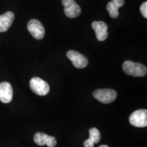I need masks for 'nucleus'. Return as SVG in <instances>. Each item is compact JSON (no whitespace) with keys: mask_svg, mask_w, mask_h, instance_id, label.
Instances as JSON below:
<instances>
[{"mask_svg":"<svg viewBox=\"0 0 147 147\" xmlns=\"http://www.w3.org/2000/svg\"><path fill=\"white\" fill-rule=\"evenodd\" d=\"M125 73L134 77H143L146 74V67L142 63H135L131 61H126L123 64Z\"/></svg>","mask_w":147,"mask_h":147,"instance_id":"f257e3e1","label":"nucleus"},{"mask_svg":"<svg viewBox=\"0 0 147 147\" xmlns=\"http://www.w3.org/2000/svg\"><path fill=\"white\" fill-rule=\"evenodd\" d=\"M30 88L34 93L44 96L47 95L50 91V87L47 82L38 77H34L31 79Z\"/></svg>","mask_w":147,"mask_h":147,"instance_id":"f03ea898","label":"nucleus"},{"mask_svg":"<svg viewBox=\"0 0 147 147\" xmlns=\"http://www.w3.org/2000/svg\"><path fill=\"white\" fill-rule=\"evenodd\" d=\"M93 97L100 102L110 104L116 100L117 93L113 89H97L93 92Z\"/></svg>","mask_w":147,"mask_h":147,"instance_id":"7ed1b4c3","label":"nucleus"},{"mask_svg":"<svg viewBox=\"0 0 147 147\" xmlns=\"http://www.w3.org/2000/svg\"><path fill=\"white\" fill-rule=\"evenodd\" d=\"M129 123L131 125L137 127H146L147 110L142 109L134 112L129 117Z\"/></svg>","mask_w":147,"mask_h":147,"instance_id":"20e7f679","label":"nucleus"},{"mask_svg":"<svg viewBox=\"0 0 147 147\" xmlns=\"http://www.w3.org/2000/svg\"><path fill=\"white\" fill-rule=\"evenodd\" d=\"M27 29L35 39L42 40L45 37V28H44L42 24L38 20H30L27 25Z\"/></svg>","mask_w":147,"mask_h":147,"instance_id":"39448f33","label":"nucleus"},{"mask_svg":"<svg viewBox=\"0 0 147 147\" xmlns=\"http://www.w3.org/2000/svg\"><path fill=\"white\" fill-rule=\"evenodd\" d=\"M67 57L76 68H84L87 67L89 63L87 58L85 56L76 51H69L67 53Z\"/></svg>","mask_w":147,"mask_h":147,"instance_id":"423d86ee","label":"nucleus"},{"mask_svg":"<svg viewBox=\"0 0 147 147\" xmlns=\"http://www.w3.org/2000/svg\"><path fill=\"white\" fill-rule=\"evenodd\" d=\"M62 3L65 15L68 18H76L81 13L80 7L74 0H62Z\"/></svg>","mask_w":147,"mask_h":147,"instance_id":"0eeeda50","label":"nucleus"},{"mask_svg":"<svg viewBox=\"0 0 147 147\" xmlns=\"http://www.w3.org/2000/svg\"><path fill=\"white\" fill-rule=\"evenodd\" d=\"M13 97V89L12 85L8 82L0 83V101L4 104L10 103Z\"/></svg>","mask_w":147,"mask_h":147,"instance_id":"6e6552de","label":"nucleus"},{"mask_svg":"<svg viewBox=\"0 0 147 147\" xmlns=\"http://www.w3.org/2000/svg\"><path fill=\"white\" fill-rule=\"evenodd\" d=\"M92 27L94 29L97 39L99 41H104L108 38V25L103 21H94L92 23Z\"/></svg>","mask_w":147,"mask_h":147,"instance_id":"1a4fd4ad","label":"nucleus"},{"mask_svg":"<svg viewBox=\"0 0 147 147\" xmlns=\"http://www.w3.org/2000/svg\"><path fill=\"white\" fill-rule=\"evenodd\" d=\"M34 141L39 146L47 144L49 147H54L57 144V140L55 138L41 132H38L35 134Z\"/></svg>","mask_w":147,"mask_h":147,"instance_id":"9d476101","label":"nucleus"},{"mask_svg":"<svg viewBox=\"0 0 147 147\" xmlns=\"http://www.w3.org/2000/svg\"><path fill=\"white\" fill-rule=\"evenodd\" d=\"M14 19V14L12 12H7L0 16V32H5L11 27Z\"/></svg>","mask_w":147,"mask_h":147,"instance_id":"9b49d317","label":"nucleus"},{"mask_svg":"<svg viewBox=\"0 0 147 147\" xmlns=\"http://www.w3.org/2000/svg\"><path fill=\"white\" fill-rule=\"evenodd\" d=\"M124 5V0H111L108 3L107 10L110 17L115 18L119 16V9Z\"/></svg>","mask_w":147,"mask_h":147,"instance_id":"f8f14e48","label":"nucleus"},{"mask_svg":"<svg viewBox=\"0 0 147 147\" xmlns=\"http://www.w3.org/2000/svg\"><path fill=\"white\" fill-rule=\"evenodd\" d=\"M101 140V134L97 128L93 127L89 130V138L84 142V147H93Z\"/></svg>","mask_w":147,"mask_h":147,"instance_id":"ddd939ff","label":"nucleus"},{"mask_svg":"<svg viewBox=\"0 0 147 147\" xmlns=\"http://www.w3.org/2000/svg\"><path fill=\"white\" fill-rule=\"evenodd\" d=\"M140 12L142 13V16H144L145 18H147V2L145 1L140 6Z\"/></svg>","mask_w":147,"mask_h":147,"instance_id":"4468645a","label":"nucleus"},{"mask_svg":"<svg viewBox=\"0 0 147 147\" xmlns=\"http://www.w3.org/2000/svg\"><path fill=\"white\" fill-rule=\"evenodd\" d=\"M99 147H109V146H106V145H101V146H100Z\"/></svg>","mask_w":147,"mask_h":147,"instance_id":"2eb2a0df","label":"nucleus"}]
</instances>
